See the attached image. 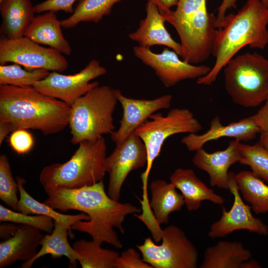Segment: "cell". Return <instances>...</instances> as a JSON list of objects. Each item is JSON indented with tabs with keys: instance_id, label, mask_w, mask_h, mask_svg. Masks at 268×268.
Listing matches in <instances>:
<instances>
[{
	"instance_id": "42",
	"label": "cell",
	"mask_w": 268,
	"mask_h": 268,
	"mask_svg": "<svg viewBox=\"0 0 268 268\" xmlns=\"http://www.w3.org/2000/svg\"><path fill=\"white\" fill-rule=\"evenodd\" d=\"M259 142L268 150V131H261Z\"/></svg>"
},
{
	"instance_id": "29",
	"label": "cell",
	"mask_w": 268,
	"mask_h": 268,
	"mask_svg": "<svg viewBox=\"0 0 268 268\" xmlns=\"http://www.w3.org/2000/svg\"><path fill=\"white\" fill-rule=\"evenodd\" d=\"M122 0H78L70 16L61 21L62 28H71L80 22L98 23L111 13L114 5Z\"/></svg>"
},
{
	"instance_id": "17",
	"label": "cell",
	"mask_w": 268,
	"mask_h": 268,
	"mask_svg": "<svg viewBox=\"0 0 268 268\" xmlns=\"http://www.w3.org/2000/svg\"><path fill=\"white\" fill-rule=\"evenodd\" d=\"M240 142L236 139L231 140L225 149L214 152L209 153L203 148L195 151L193 163L207 173L211 186L228 190V170L240 160Z\"/></svg>"
},
{
	"instance_id": "40",
	"label": "cell",
	"mask_w": 268,
	"mask_h": 268,
	"mask_svg": "<svg viewBox=\"0 0 268 268\" xmlns=\"http://www.w3.org/2000/svg\"><path fill=\"white\" fill-rule=\"evenodd\" d=\"M13 223H2L0 225V237L4 240L13 236L16 232L18 225H16Z\"/></svg>"
},
{
	"instance_id": "3",
	"label": "cell",
	"mask_w": 268,
	"mask_h": 268,
	"mask_svg": "<svg viewBox=\"0 0 268 268\" xmlns=\"http://www.w3.org/2000/svg\"><path fill=\"white\" fill-rule=\"evenodd\" d=\"M268 7L261 0H247L236 13L225 15L216 29L212 55L215 62L206 75L198 78L200 85H209L228 61L244 47L264 49L268 45Z\"/></svg>"
},
{
	"instance_id": "19",
	"label": "cell",
	"mask_w": 268,
	"mask_h": 268,
	"mask_svg": "<svg viewBox=\"0 0 268 268\" xmlns=\"http://www.w3.org/2000/svg\"><path fill=\"white\" fill-rule=\"evenodd\" d=\"M41 231L19 224L15 233L0 243V268L10 266L18 261L26 262L34 258L44 236Z\"/></svg>"
},
{
	"instance_id": "16",
	"label": "cell",
	"mask_w": 268,
	"mask_h": 268,
	"mask_svg": "<svg viewBox=\"0 0 268 268\" xmlns=\"http://www.w3.org/2000/svg\"><path fill=\"white\" fill-rule=\"evenodd\" d=\"M260 132V129L251 116L227 125H223L219 117L215 116L211 120L209 129L205 133L201 134H189L182 138L181 142L189 151H196L211 140L227 137L234 138L240 142H247L255 138Z\"/></svg>"
},
{
	"instance_id": "38",
	"label": "cell",
	"mask_w": 268,
	"mask_h": 268,
	"mask_svg": "<svg viewBox=\"0 0 268 268\" xmlns=\"http://www.w3.org/2000/svg\"><path fill=\"white\" fill-rule=\"evenodd\" d=\"M251 117L261 132L268 131V98L257 113Z\"/></svg>"
},
{
	"instance_id": "7",
	"label": "cell",
	"mask_w": 268,
	"mask_h": 268,
	"mask_svg": "<svg viewBox=\"0 0 268 268\" xmlns=\"http://www.w3.org/2000/svg\"><path fill=\"white\" fill-rule=\"evenodd\" d=\"M223 71L225 89L234 104L254 108L268 98V60L263 55L246 52L234 56Z\"/></svg>"
},
{
	"instance_id": "4",
	"label": "cell",
	"mask_w": 268,
	"mask_h": 268,
	"mask_svg": "<svg viewBox=\"0 0 268 268\" xmlns=\"http://www.w3.org/2000/svg\"><path fill=\"white\" fill-rule=\"evenodd\" d=\"M206 0H178L175 10L162 14L176 30L185 61L198 64L212 55L216 17L208 12Z\"/></svg>"
},
{
	"instance_id": "12",
	"label": "cell",
	"mask_w": 268,
	"mask_h": 268,
	"mask_svg": "<svg viewBox=\"0 0 268 268\" xmlns=\"http://www.w3.org/2000/svg\"><path fill=\"white\" fill-rule=\"evenodd\" d=\"M133 52L137 59L154 70L165 87L173 86L186 79L204 76L211 69L206 65L196 66L182 60L176 52L169 48L155 53L150 48L136 46L133 48Z\"/></svg>"
},
{
	"instance_id": "1",
	"label": "cell",
	"mask_w": 268,
	"mask_h": 268,
	"mask_svg": "<svg viewBox=\"0 0 268 268\" xmlns=\"http://www.w3.org/2000/svg\"><path fill=\"white\" fill-rule=\"evenodd\" d=\"M43 188L48 195L43 202L49 206L62 211L74 210L87 214L88 220L77 222L71 229L87 233L100 245L106 243L122 248L123 244L114 228L124 234L123 224L126 216L141 212L132 204L112 199L105 192L103 180L78 188Z\"/></svg>"
},
{
	"instance_id": "41",
	"label": "cell",
	"mask_w": 268,
	"mask_h": 268,
	"mask_svg": "<svg viewBox=\"0 0 268 268\" xmlns=\"http://www.w3.org/2000/svg\"><path fill=\"white\" fill-rule=\"evenodd\" d=\"M260 267L258 263L255 260L251 259V258L244 262L241 266V268H258Z\"/></svg>"
},
{
	"instance_id": "27",
	"label": "cell",
	"mask_w": 268,
	"mask_h": 268,
	"mask_svg": "<svg viewBox=\"0 0 268 268\" xmlns=\"http://www.w3.org/2000/svg\"><path fill=\"white\" fill-rule=\"evenodd\" d=\"M235 178L242 197L255 213L268 212V185L249 171H241Z\"/></svg>"
},
{
	"instance_id": "37",
	"label": "cell",
	"mask_w": 268,
	"mask_h": 268,
	"mask_svg": "<svg viewBox=\"0 0 268 268\" xmlns=\"http://www.w3.org/2000/svg\"><path fill=\"white\" fill-rule=\"evenodd\" d=\"M263 3L268 7V0H261ZM237 0H223L221 4L217 8V14L216 20L215 27L219 28L223 20L226 12L228 9L236 8Z\"/></svg>"
},
{
	"instance_id": "8",
	"label": "cell",
	"mask_w": 268,
	"mask_h": 268,
	"mask_svg": "<svg viewBox=\"0 0 268 268\" xmlns=\"http://www.w3.org/2000/svg\"><path fill=\"white\" fill-rule=\"evenodd\" d=\"M140 125L134 133L142 140L147 151L145 171L141 173L143 200L148 199V180L155 159L159 156L162 146L170 136L181 133H198L202 127L193 112L187 108H174L166 116L155 113Z\"/></svg>"
},
{
	"instance_id": "24",
	"label": "cell",
	"mask_w": 268,
	"mask_h": 268,
	"mask_svg": "<svg viewBox=\"0 0 268 268\" xmlns=\"http://www.w3.org/2000/svg\"><path fill=\"white\" fill-rule=\"evenodd\" d=\"M151 200L149 206L159 225L168 224L170 214L180 211L185 204L181 193L170 182L162 179L152 181L149 185Z\"/></svg>"
},
{
	"instance_id": "25",
	"label": "cell",
	"mask_w": 268,
	"mask_h": 268,
	"mask_svg": "<svg viewBox=\"0 0 268 268\" xmlns=\"http://www.w3.org/2000/svg\"><path fill=\"white\" fill-rule=\"evenodd\" d=\"M68 230L67 227L54 221L52 232L44 236L39 251L31 260L23 262L21 268H30L37 260L47 255H51L53 259L66 257L69 261L70 266L76 267L79 256L68 241Z\"/></svg>"
},
{
	"instance_id": "15",
	"label": "cell",
	"mask_w": 268,
	"mask_h": 268,
	"mask_svg": "<svg viewBox=\"0 0 268 268\" xmlns=\"http://www.w3.org/2000/svg\"><path fill=\"white\" fill-rule=\"evenodd\" d=\"M117 96L121 105L123 115L120 127L111 134L116 145L124 142L135 130L157 111L170 108L172 96L165 94L153 99L129 98L118 89Z\"/></svg>"
},
{
	"instance_id": "22",
	"label": "cell",
	"mask_w": 268,
	"mask_h": 268,
	"mask_svg": "<svg viewBox=\"0 0 268 268\" xmlns=\"http://www.w3.org/2000/svg\"><path fill=\"white\" fill-rule=\"evenodd\" d=\"M0 12L1 37L7 39L23 37L36 13L30 0H3Z\"/></svg>"
},
{
	"instance_id": "32",
	"label": "cell",
	"mask_w": 268,
	"mask_h": 268,
	"mask_svg": "<svg viewBox=\"0 0 268 268\" xmlns=\"http://www.w3.org/2000/svg\"><path fill=\"white\" fill-rule=\"evenodd\" d=\"M0 221L30 226L48 233H51L54 227V221L50 217L23 213L1 204L0 205Z\"/></svg>"
},
{
	"instance_id": "10",
	"label": "cell",
	"mask_w": 268,
	"mask_h": 268,
	"mask_svg": "<svg viewBox=\"0 0 268 268\" xmlns=\"http://www.w3.org/2000/svg\"><path fill=\"white\" fill-rule=\"evenodd\" d=\"M19 64L29 69H44L61 72L68 67L63 54L52 48H46L23 36L15 39L0 38V65Z\"/></svg>"
},
{
	"instance_id": "30",
	"label": "cell",
	"mask_w": 268,
	"mask_h": 268,
	"mask_svg": "<svg viewBox=\"0 0 268 268\" xmlns=\"http://www.w3.org/2000/svg\"><path fill=\"white\" fill-rule=\"evenodd\" d=\"M49 73L44 69L23 68L21 65L15 63L0 65V85L21 87L33 86L35 83L46 78Z\"/></svg>"
},
{
	"instance_id": "9",
	"label": "cell",
	"mask_w": 268,
	"mask_h": 268,
	"mask_svg": "<svg viewBox=\"0 0 268 268\" xmlns=\"http://www.w3.org/2000/svg\"><path fill=\"white\" fill-rule=\"evenodd\" d=\"M162 243L150 237L137 245L144 261L153 268H196L199 254L192 242L179 227L171 225L162 230Z\"/></svg>"
},
{
	"instance_id": "36",
	"label": "cell",
	"mask_w": 268,
	"mask_h": 268,
	"mask_svg": "<svg viewBox=\"0 0 268 268\" xmlns=\"http://www.w3.org/2000/svg\"><path fill=\"white\" fill-rule=\"evenodd\" d=\"M78 0H46L34 5L36 13L48 11H64L72 14L74 11L73 3Z\"/></svg>"
},
{
	"instance_id": "23",
	"label": "cell",
	"mask_w": 268,
	"mask_h": 268,
	"mask_svg": "<svg viewBox=\"0 0 268 268\" xmlns=\"http://www.w3.org/2000/svg\"><path fill=\"white\" fill-rule=\"evenodd\" d=\"M251 252L238 241L221 240L207 248L200 268H241L251 259Z\"/></svg>"
},
{
	"instance_id": "43",
	"label": "cell",
	"mask_w": 268,
	"mask_h": 268,
	"mask_svg": "<svg viewBox=\"0 0 268 268\" xmlns=\"http://www.w3.org/2000/svg\"><path fill=\"white\" fill-rule=\"evenodd\" d=\"M3 0H0V2H1Z\"/></svg>"
},
{
	"instance_id": "13",
	"label": "cell",
	"mask_w": 268,
	"mask_h": 268,
	"mask_svg": "<svg viewBox=\"0 0 268 268\" xmlns=\"http://www.w3.org/2000/svg\"><path fill=\"white\" fill-rule=\"evenodd\" d=\"M147 158L145 146L134 133L116 145L104 161L105 170L109 178L108 194L112 199L119 200L128 176L131 171L146 166Z\"/></svg>"
},
{
	"instance_id": "35",
	"label": "cell",
	"mask_w": 268,
	"mask_h": 268,
	"mask_svg": "<svg viewBox=\"0 0 268 268\" xmlns=\"http://www.w3.org/2000/svg\"><path fill=\"white\" fill-rule=\"evenodd\" d=\"M115 268H153L141 258L140 254L133 248H128L118 257Z\"/></svg>"
},
{
	"instance_id": "39",
	"label": "cell",
	"mask_w": 268,
	"mask_h": 268,
	"mask_svg": "<svg viewBox=\"0 0 268 268\" xmlns=\"http://www.w3.org/2000/svg\"><path fill=\"white\" fill-rule=\"evenodd\" d=\"M154 3L161 14H165L169 12L171 7L176 6L178 0H147Z\"/></svg>"
},
{
	"instance_id": "6",
	"label": "cell",
	"mask_w": 268,
	"mask_h": 268,
	"mask_svg": "<svg viewBox=\"0 0 268 268\" xmlns=\"http://www.w3.org/2000/svg\"><path fill=\"white\" fill-rule=\"evenodd\" d=\"M117 91L110 86L99 85L70 106L68 126L72 144L95 141L115 130L113 115L118 101Z\"/></svg>"
},
{
	"instance_id": "2",
	"label": "cell",
	"mask_w": 268,
	"mask_h": 268,
	"mask_svg": "<svg viewBox=\"0 0 268 268\" xmlns=\"http://www.w3.org/2000/svg\"><path fill=\"white\" fill-rule=\"evenodd\" d=\"M71 107L33 86L0 85V145L18 130H35L54 134L68 126Z\"/></svg>"
},
{
	"instance_id": "14",
	"label": "cell",
	"mask_w": 268,
	"mask_h": 268,
	"mask_svg": "<svg viewBox=\"0 0 268 268\" xmlns=\"http://www.w3.org/2000/svg\"><path fill=\"white\" fill-rule=\"evenodd\" d=\"M235 175L233 172H229L228 190L233 196L232 205L228 211L222 207L221 216L211 225L208 236L211 239L222 238L240 230L268 235V226L254 216L251 206L245 203L238 189Z\"/></svg>"
},
{
	"instance_id": "11",
	"label": "cell",
	"mask_w": 268,
	"mask_h": 268,
	"mask_svg": "<svg viewBox=\"0 0 268 268\" xmlns=\"http://www.w3.org/2000/svg\"><path fill=\"white\" fill-rule=\"evenodd\" d=\"M107 71L98 61L93 59L77 73L65 75L52 71L44 79L35 83L33 87L38 91L71 106L78 98L99 85L98 81H91L106 74Z\"/></svg>"
},
{
	"instance_id": "26",
	"label": "cell",
	"mask_w": 268,
	"mask_h": 268,
	"mask_svg": "<svg viewBox=\"0 0 268 268\" xmlns=\"http://www.w3.org/2000/svg\"><path fill=\"white\" fill-rule=\"evenodd\" d=\"M16 180L18 184L19 194L16 211L27 214L42 215L50 217L54 221L69 229L77 222L89 219V216L84 212L75 215H68L58 212L44 202H41L31 197L24 187L23 185L26 182L24 178L16 176Z\"/></svg>"
},
{
	"instance_id": "18",
	"label": "cell",
	"mask_w": 268,
	"mask_h": 268,
	"mask_svg": "<svg viewBox=\"0 0 268 268\" xmlns=\"http://www.w3.org/2000/svg\"><path fill=\"white\" fill-rule=\"evenodd\" d=\"M145 10V17L140 21L135 31L128 34L129 38L142 48H150L156 45L166 46L181 57V45L172 38L167 30L164 24L166 21L157 6L147 1Z\"/></svg>"
},
{
	"instance_id": "33",
	"label": "cell",
	"mask_w": 268,
	"mask_h": 268,
	"mask_svg": "<svg viewBox=\"0 0 268 268\" xmlns=\"http://www.w3.org/2000/svg\"><path fill=\"white\" fill-rule=\"evenodd\" d=\"M17 182L14 179L8 159L0 155V199L13 210H17L19 201Z\"/></svg>"
},
{
	"instance_id": "31",
	"label": "cell",
	"mask_w": 268,
	"mask_h": 268,
	"mask_svg": "<svg viewBox=\"0 0 268 268\" xmlns=\"http://www.w3.org/2000/svg\"><path fill=\"white\" fill-rule=\"evenodd\" d=\"M239 163L247 165L252 173L268 183V150L259 142L253 145L239 143Z\"/></svg>"
},
{
	"instance_id": "34",
	"label": "cell",
	"mask_w": 268,
	"mask_h": 268,
	"mask_svg": "<svg viewBox=\"0 0 268 268\" xmlns=\"http://www.w3.org/2000/svg\"><path fill=\"white\" fill-rule=\"evenodd\" d=\"M9 143L13 150L19 154L29 152L34 144L32 134L26 130H18L11 133Z\"/></svg>"
},
{
	"instance_id": "28",
	"label": "cell",
	"mask_w": 268,
	"mask_h": 268,
	"mask_svg": "<svg viewBox=\"0 0 268 268\" xmlns=\"http://www.w3.org/2000/svg\"><path fill=\"white\" fill-rule=\"evenodd\" d=\"M101 246L93 240L82 239L73 243L72 246L79 256L78 262L82 268H115L119 253Z\"/></svg>"
},
{
	"instance_id": "5",
	"label": "cell",
	"mask_w": 268,
	"mask_h": 268,
	"mask_svg": "<svg viewBox=\"0 0 268 268\" xmlns=\"http://www.w3.org/2000/svg\"><path fill=\"white\" fill-rule=\"evenodd\" d=\"M107 145L103 136L95 141H83L67 161L53 163L41 171L39 180L43 188H78L95 184L105 175Z\"/></svg>"
},
{
	"instance_id": "20",
	"label": "cell",
	"mask_w": 268,
	"mask_h": 268,
	"mask_svg": "<svg viewBox=\"0 0 268 268\" xmlns=\"http://www.w3.org/2000/svg\"><path fill=\"white\" fill-rule=\"evenodd\" d=\"M170 181L180 191L189 211L198 210L204 201L219 205L224 202L223 198L208 187L191 169L177 168L170 176Z\"/></svg>"
},
{
	"instance_id": "21",
	"label": "cell",
	"mask_w": 268,
	"mask_h": 268,
	"mask_svg": "<svg viewBox=\"0 0 268 268\" xmlns=\"http://www.w3.org/2000/svg\"><path fill=\"white\" fill-rule=\"evenodd\" d=\"M61 21L58 19L56 12L48 11L34 17L24 36L69 56L72 49L63 35Z\"/></svg>"
}]
</instances>
